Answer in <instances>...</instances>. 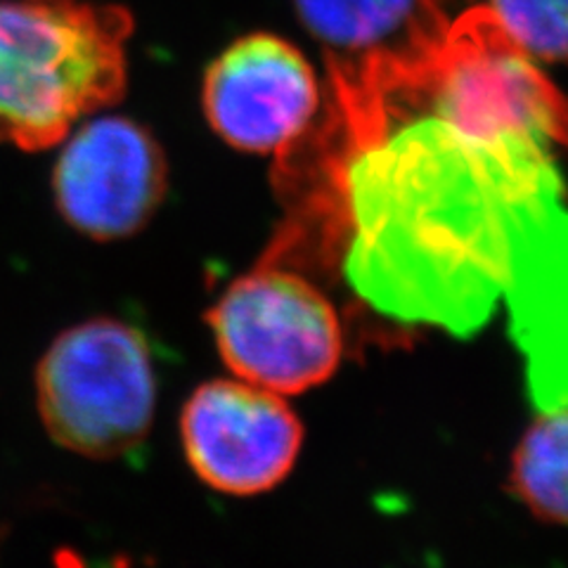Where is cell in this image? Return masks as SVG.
Returning <instances> with one entry per match:
<instances>
[{"label":"cell","mask_w":568,"mask_h":568,"mask_svg":"<svg viewBox=\"0 0 568 568\" xmlns=\"http://www.w3.org/2000/svg\"><path fill=\"white\" fill-rule=\"evenodd\" d=\"M488 8L532 60H568V0H490Z\"/></svg>","instance_id":"9"},{"label":"cell","mask_w":568,"mask_h":568,"mask_svg":"<svg viewBox=\"0 0 568 568\" xmlns=\"http://www.w3.org/2000/svg\"><path fill=\"white\" fill-rule=\"evenodd\" d=\"M327 58H405L434 45L450 17L438 0H294Z\"/></svg>","instance_id":"7"},{"label":"cell","mask_w":568,"mask_h":568,"mask_svg":"<svg viewBox=\"0 0 568 568\" xmlns=\"http://www.w3.org/2000/svg\"><path fill=\"white\" fill-rule=\"evenodd\" d=\"M133 17L93 0H0V142L60 145L126 91Z\"/></svg>","instance_id":"1"},{"label":"cell","mask_w":568,"mask_h":568,"mask_svg":"<svg viewBox=\"0 0 568 568\" xmlns=\"http://www.w3.org/2000/svg\"><path fill=\"white\" fill-rule=\"evenodd\" d=\"M192 471L225 495H261L287 478L304 446V426L282 394L258 384H202L181 415Z\"/></svg>","instance_id":"4"},{"label":"cell","mask_w":568,"mask_h":568,"mask_svg":"<svg viewBox=\"0 0 568 568\" xmlns=\"http://www.w3.org/2000/svg\"><path fill=\"white\" fill-rule=\"evenodd\" d=\"M209 327L235 377L282 396L325 384L342 363V320L323 290L263 258L209 311Z\"/></svg>","instance_id":"3"},{"label":"cell","mask_w":568,"mask_h":568,"mask_svg":"<svg viewBox=\"0 0 568 568\" xmlns=\"http://www.w3.org/2000/svg\"><path fill=\"white\" fill-rule=\"evenodd\" d=\"M36 396L45 432L64 450L93 459L133 453L156 405L145 334L112 317L62 332L41 358Z\"/></svg>","instance_id":"2"},{"label":"cell","mask_w":568,"mask_h":568,"mask_svg":"<svg viewBox=\"0 0 568 568\" xmlns=\"http://www.w3.org/2000/svg\"><path fill=\"white\" fill-rule=\"evenodd\" d=\"M509 484L532 517L568 524V405L528 426L511 455Z\"/></svg>","instance_id":"8"},{"label":"cell","mask_w":568,"mask_h":568,"mask_svg":"<svg viewBox=\"0 0 568 568\" xmlns=\"http://www.w3.org/2000/svg\"><path fill=\"white\" fill-rule=\"evenodd\" d=\"M60 145L52 190L62 219L110 242L145 227L166 197V156L154 135L126 116L91 119Z\"/></svg>","instance_id":"5"},{"label":"cell","mask_w":568,"mask_h":568,"mask_svg":"<svg viewBox=\"0 0 568 568\" xmlns=\"http://www.w3.org/2000/svg\"><path fill=\"white\" fill-rule=\"evenodd\" d=\"M317 110L313 67L277 36H246L206 71V119L235 150L280 156L308 131Z\"/></svg>","instance_id":"6"}]
</instances>
